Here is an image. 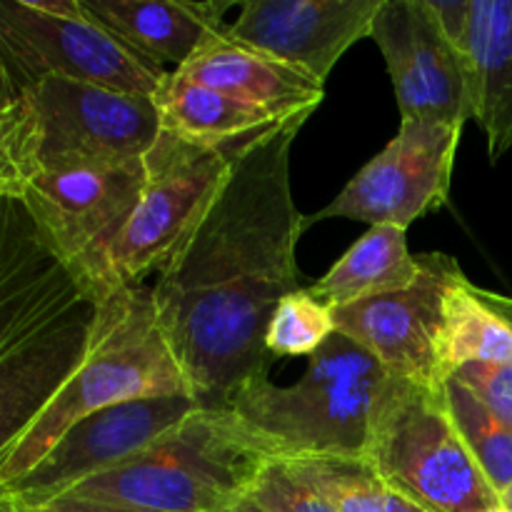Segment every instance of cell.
I'll return each instance as SVG.
<instances>
[{"instance_id":"cell-1","label":"cell","mask_w":512,"mask_h":512,"mask_svg":"<svg viewBox=\"0 0 512 512\" xmlns=\"http://www.w3.org/2000/svg\"><path fill=\"white\" fill-rule=\"evenodd\" d=\"M310 115L250 143L208 215L150 285L160 330L200 408L228 410L243 385L278 358L265 333L285 295L300 290L305 218L290 188V153Z\"/></svg>"},{"instance_id":"cell-2","label":"cell","mask_w":512,"mask_h":512,"mask_svg":"<svg viewBox=\"0 0 512 512\" xmlns=\"http://www.w3.org/2000/svg\"><path fill=\"white\" fill-rule=\"evenodd\" d=\"M115 293L50 248L20 193L0 195V465L88 360Z\"/></svg>"},{"instance_id":"cell-3","label":"cell","mask_w":512,"mask_h":512,"mask_svg":"<svg viewBox=\"0 0 512 512\" xmlns=\"http://www.w3.org/2000/svg\"><path fill=\"white\" fill-rule=\"evenodd\" d=\"M403 385L363 345L333 333L310 355L298 383L280 388L268 378L253 380L233 395L228 410L278 458L368 460Z\"/></svg>"},{"instance_id":"cell-4","label":"cell","mask_w":512,"mask_h":512,"mask_svg":"<svg viewBox=\"0 0 512 512\" xmlns=\"http://www.w3.org/2000/svg\"><path fill=\"white\" fill-rule=\"evenodd\" d=\"M273 458L275 450L233 410L198 408L158 443L55 498L155 512H218L248 498Z\"/></svg>"},{"instance_id":"cell-5","label":"cell","mask_w":512,"mask_h":512,"mask_svg":"<svg viewBox=\"0 0 512 512\" xmlns=\"http://www.w3.org/2000/svg\"><path fill=\"white\" fill-rule=\"evenodd\" d=\"M170 395L193 398L188 380L160 330L153 290L148 285L118 290L88 360L0 465V490L23 480L50 448L88 415L130 400Z\"/></svg>"},{"instance_id":"cell-6","label":"cell","mask_w":512,"mask_h":512,"mask_svg":"<svg viewBox=\"0 0 512 512\" xmlns=\"http://www.w3.org/2000/svg\"><path fill=\"white\" fill-rule=\"evenodd\" d=\"M160 130L155 98L45 78L20 95L13 160L23 180L43 170L125 163L145 158Z\"/></svg>"},{"instance_id":"cell-7","label":"cell","mask_w":512,"mask_h":512,"mask_svg":"<svg viewBox=\"0 0 512 512\" xmlns=\"http://www.w3.org/2000/svg\"><path fill=\"white\" fill-rule=\"evenodd\" d=\"M255 140L213 145L160 130L143 158V198L108 255L115 290L143 285L150 273L160 275L173 263L228 183L235 158Z\"/></svg>"},{"instance_id":"cell-8","label":"cell","mask_w":512,"mask_h":512,"mask_svg":"<svg viewBox=\"0 0 512 512\" xmlns=\"http://www.w3.org/2000/svg\"><path fill=\"white\" fill-rule=\"evenodd\" d=\"M0 58L20 88L63 78L155 98L170 75L95 23L80 0H0Z\"/></svg>"},{"instance_id":"cell-9","label":"cell","mask_w":512,"mask_h":512,"mask_svg":"<svg viewBox=\"0 0 512 512\" xmlns=\"http://www.w3.org/2000/svg\"><path fill=\"white\" fill-rule=\"evenodd\" d=\"M368 460L385 488L425 512H485L500 505L450 418L443 390L403 385Z\"/></svg>"},{"instance_id":"cell-10","label":"cell","mask_w":512,"mask_h":512,"mask_svg":"<svg viewBox=\"0 0 512 512\" xmlns=\"http://www.w3.org/2000/svg\"><path fill=\"white\" fill-rule=\"evenodd\" d=\"M145 188V160L73 165L23 180L20 198L50 248L103 293H115L108 255Z\"/></svg>"},{"instance_id":"cell-11","label":"cell","mask_w":512,"mask_h":512,"mask_svg":"<svg viewBox=\"0 0 512 512\" xmlns=\"http://www.w3.org/2000/svg\"><path fill=\"white\" fill-rule=\"evenodd\" d=\"M463 128L425 120H400V130L323 210L305 218H345L408 230L423 215L445 208L453 185Z\"/></svg>"},{"instance_id":"cell-12","label":"cell","mask_w":512,"mask_h":512,"mask_svg":"<svg viewBox=\"0 0 512 512\" xmlns=\"http://www.w3.org/2000/svg\"><path fill=\"white\" fill-rule=\"evenodd\" d=\"M370 38L388 65L400 118L455 128L473 120L470 60L448 38L430 0H383Z\"/></svg>"},{"instance_id":"cell-13","label":"cell","mask_w":512,"mask_h":512,"mask_svg":"<svg viewBox=\"0 0 512 512\" xmlns=\"http://www.w3.org/2000/svg\"><path fill=\"white\" fill-rule=\"evenodd\" d=\"M423 273L410 288L378 295L333 310L335 333L363 345L390 378L420 390H443L438 365V333L443 295L460 273L448 255H420Z\"/></svg>"},{"instance_id":"cell-14","label":"cell","mask_w":512,"mask_h":512,"mask_svg":"<svg viewBox=\"0 0 512 512\" xmlns=\"http://www.w3.org/2000/svg\"><path fill=\"white\" fill-rule=\"evenodd\" d=\"M198 408L200 403L190 395H170L130 400L98 410L75 423L23 480L0 493H10L28 503L55 498L63 490L105 473L158 443Z\"/></svg>"},{"instance_id":"cell-15","label":"cell","mask_w":512,"mask_h":512,"mask_svg":"<svg viewBox=\"0 0 512 512\" xmlns=\"http://www.w3.org/2000/svg\"><path fill=\"white\" fill-rule=\"evenodd\" d=\"M383 0H245L225 35L323 85L358 40L370 38Z\"/></svg>"},{"instance_id":"cell-16","label":"cell","mask_w":512,"mask_h":512,"mask_svg":"<svg viewBox=\"0 0 512 512\" xmlns=\"http://www.w3.org/2000/svg\"><path fill=\"white\" fill-rule=\"evenodd\" d=\"M85 13L140 58L168 73L225 33L230 3L195 0H80Z\"/></svg>"},{"instance_id":"cell-17","label":"cell","mask_w":512,"mask_h":512,"mask_svg":"<svg viewBox=\"0 0 512 512\" xmlns=\"http://www.w3.org/2000/svg\"><path fill=\"white\" fill-rule=\"evenodd\" d=\"M175 73L230 98L278 113H315L323 100V85L313 83L308 75L288 68L270 55L235 43L225 33L205 45Z\"/></svg>"},{"instance_id":"cell-18","label":"cell","mask_w":512,"mask_h":512,"mask_svg":"<svg viewBox=\"0 0 512 512\" xmlns=\"http://www.w3.org/2000/svg\"><path fill=\"white\" fill-rule=\"evenodd\" d=\"M473 120L498 163L512 148V0H473L468 48Z\"/></svg>"},{"instance_id":"cell-19","label":"cell","mask_w":512,"mask_h":512,"mask_svg":"<svg viewBox=\"0 0 512 512\" xmlns=\"http://www.w3.org/2000/svg\"><path fill=\"white\" fill-rule=\"evenodd\" d=\"M165 130L185 135V138L203 140V143L225 145L255 140L260 135L283 128L300 115L313 113H278V110L260 108L245 100L230 98L213 88L193 83L180 73H170L163 88L155 95Z\"/></svg>"},{"instance_id":"cell-20","label":"cell","mask_w":512,"mask_h":512,"mask_svg":"<svg viewBox=\"0 0 512 512\" xmlns=\"http://www.w3.org/2000/svg\"><path fill=\"white\" fill-rule=\"evenodd\" d=\"M420 273L423 263L408 250L405 230L373 225L308 293L328 310H338L410 288Z\"/></svg>"},{"instance_id":"cell-21","label":"cell","mask_w":512,"mask_h":512,"mask_svg":"<svg viewBox=\"0 0 512 512\" xmlns=\"http://www.w3.org/2000/svg\"><path fill=\"white\" fill-rule=\"evenodd\" d=\"M473 363H512V318L495 295L478 290L460 270L443 295L438 365L445 380Z\"/></svg>"},{"instance_id":"cell-22","label":"cell","mask_w":512,"mask_h":512,"mask_svg":"<svg viewBox=\"0 0 512 512\" xmlns=\"http://www.w3.org/2000/svg\"><path fill=\"white\" fill-rule=\"evenodd\" d=\"M445 405L485 480L495 493H505L512 485V425L485 408L463 383L448 378L443 383Z\"/></svg>"},{"instance_id":"cell-23","label":"cell","mask_w":512,"mask_h":512,"mask_svg":"<svg viewBox=\"0 0 512 512\" xmlns=\"http://www.w3.org/2000/svg\"><path fill=\"white\" fill-rule=\"evenodd\" d=\"M293 463L338 512H385L388 488L368 460L298 458Z\"/></svg>"},{"instance_id":"cell-24","label":"cell","mask_w":512,"mask_h":512,"mask_svg":"<svg viewBox=\"0 0 512 512\" xmlns=\"http://www.w3.org/2000/svg\"><path fill=\"white\" fill-rule=\"evenodd\" d=\"M335 333L333 310L300 288L285 295L275 308L265 333V348L273 358H295L313 355L330 335Z\"/></svg>"},{"instance_id":"cell-25","label":"cell","mask_w":512,"mask_h":512,"mask_svg":"<svg viewBox=\"0 0 512 512\" xmlns=\"http://www.w3.org/2000/svg\"><path fill=\"white\" fill-rule=\"evenodd\" d=\"M265 512H338L288 458H273L248 495Z\"/></svg>"},{"instance_id":"cell-26","label":"cell","mask_w":512,"mask_h":512,"mask_svg":"<svg viewBox=\"0 0 512 512\" xmlns=\"http://www.w3.org/2000/svg\"><path fill=\"white\" fill-rule=\"evenodd\" d=\"M450 378L463 383L485 408L512 425V363H473Z\"/></svg>"},{"instance_id":"cell-27","label":"cell","mask_w":512,"mask_h":512,"mask_svg":"<svg viewBox=\"0 0 512 512\" xmlns=\"http://www.w3.org/2000/svg\"><path fill=\"white\" fill-rule=\"evenodd\" d=\"M20 95H23V88L13 78L5 60L0 58V143L10 150V155H13V135L18 128Z\"/></svg>"},{"instance_id":"cell-28","label":"cell","mask_w":512,"mask_h":512,"mask_svg":"<svg viewBox=\"0 0 512 512\" xmlns=\"http://www.w3.org/2000/svg\"><path fill=\"white\" fill-rule=\"evenodd\" d=\"M43 505V508L53 512H155V510H143V508H125V505H105V503H90V500H70V498H53L45 500V503H33Z\"/></svg>"},{"instance_id":"cell-29","label":"cell","mask_w":512,"mask_h":512,"mask_svg":"<svg viewBox=\"0 0 512 512\" xmlns=\"http://www.w3.org/2000/svg\"><path fill=\"white\" fill-rule=\"evenodd\" d=\"M0 188H13L18 193L23 188V178H20L18 168H15L13 155H10V150L3 143H0Z\"/></svg>"},{"instance_id":"cell-30","label":"cell","mask_w":512,"mask_h":512,"mask_svg":"<svg viewBox=\"0 0 512 512\" xmlns=\"http://www.w3.org/2000/svg\"><path fill=\"white\" fill-rule=\"evenodd\" d=\"M0 512H53L43 505H33V503H25V500L15 498L10 493H0Z\"/></svg>"},{"instance_id":"cell-31","label":"cell","mask_w":512,"mask_h":512,"mask_svg":"<svg viewBox=\"0 0 512 512\" xmlns=\"http://www.w3.org/2000/svg\"><path fill=\"white\" fill-rule=\"evenodd\" d=\"M385 512H425V510L418 508L415 503H410V500L403 498V495L388 490V495H385Z\"/></svg>"},{"instance_id":"cell-32","label":"cell","mask_w":512,"mask_h":512,"mask_svg":"<svg viewBox=\"0 0 512 512\" xmlns=\"http://www.w3.org/2000/svg\"><path fill=\"white\" fill-rule=\"evenodd\" d=\"M218 512H265V510L260 508L258 503H253V500H250V498H243V500H238V503L228 505V508H223V510H218Z\"/></svg>"},{"instance_id":"cell-33","label":"cell","mask_w":512,"mask_h":512,"mask_svg":"<svg viewBox=\"0 0 512 512\" xmlns=\"http://www.w3.org/2000/svg\"><path fill=\"white\" fill-rule=\"evenodd\" d=\"M500 505L512 512V485L508 490H505V493H500Z\"/></svg>"},{"instance_id":"cell-34","label":"cell","mask_w":512,"mask_h":512,"mask_svg":"<svg viewBox=\"0 0 512 512\" xmlns=\"http://www.w3.org/2000/svg\"><path fill=\"white\" fill-rule=\"evenodd\" d=\"M485 512H510L508 508H503V505H498V508H493V510H485Z\"/></svg>"}]
</instances>
